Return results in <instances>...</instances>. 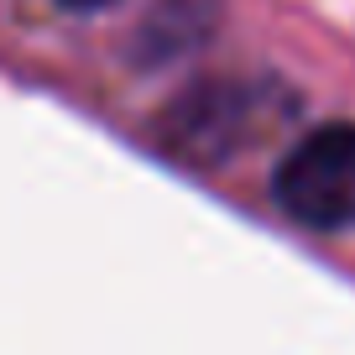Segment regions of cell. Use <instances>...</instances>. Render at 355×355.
Listing matches in <instances>:
<instances>
[{"instance_id": "1", "label": "cell", "mask_w": 355, "mask_h": 355, "mask_svg": "<svg viewBox=\"0 0 355 355\" xmlns=\"http://www.w3.org/2000/svg\"><path fill=\"white\" fill-rule=\"evenodd\" d=\"M282 214L303 230H355V125L309 131L272 178Z\"/></svg>"}, {"instance_id": "2", "label": "cell", "mask_w": 355, "mask_h": 355, "mask_svg": "<svg viewBox=\"0 0 355 355\" xmlns=\"http://www.w3.org/2000/svg\"><path fill=\"white\" fill-rule=\"evenodd\" d=\"M58 6H68V11H100V6H110V0H58Z\"/></svg>"}]
</instances>
